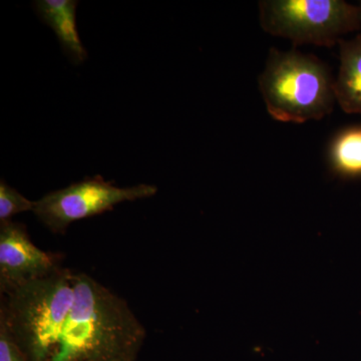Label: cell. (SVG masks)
Listing matches in <instances>:
<instances>
[{
    "label": "cell",
    "mask_w": 361,
    "mask_h": 361,
    "mask_svg": "<svg viewBox=\"0 0 361 361\" xmlns=\"http://www.w3.org/2000/svg\"><path fill=\"white\" fill-rule=\"evenodd\" d=\"M75 299L47 361H135L147 332L127 301L75 272Z\"/></svg>",
    "instance_id": "cell-1"
},
{
    "label": "cell",
    "mask_w": 361,
    "mask_h": 361,
    "mask_svg": "<svg viewBox=\"0 0 361 361\" xmlns=\"http://www.w3.org/2000/svg\"><path fill=\"white\" fill-rule=\"evenodd\" d=\"M259 89L268 114L279 122L322 120L336 103L329 68L315 56L296 49H270Z\"/></svg>",
    "instance_id": "cell-2"
},
{
    "label": "cell",
    "mask_w": 361,
    "mask_h": 361,
    "mask_svg": "<svg viewBox=\"0 0 361 361\" xmlns=\"http://www.w3.org/2000/svg\"><path fill=\"white\" fill-rule=\"evenodd\" d=\"M75 272L59 267L21 285L1 299L6 320L26 361H47L75 299Z\"/></svg>",
    "instance_id": "cell-3"
},
{
    "label": "cell",
    "mask_w": 361,
    "mask_h": 361,
    "mask_svg": "<svg viewBox=\"0 0 361 361\" xmlns=\"http://www.w3.org/2000/svg\"><path fill=\"white\" fill-rule=\"evenodd\" d=\"M259 18L264 32L295 45L331 47L360 30L357 6L343 0H263Z\"/></svg>",
    "instance_id": "cell-4"
},
{
    "label": "cell",
    "mask_w": 361,
    "mask_h": 361,
    "mask_svg": "<svg viewBox=\"0 0 361 361\" xmlns=\"http://www.w3.org/2000/svg\"><path fill=\"white\" fill-rule=\"evenodd\" d=\"M157 192L154 185L120 188L96 177L45 195L35 202L32 212L47 229L63 234L75 221L111 211L123 202L151 198Z\"/></svg>",
    "instance_id": "cell-5"
},
{
    "label": "cell",
    "mask_w": 361,
    "mask_h": 361,
    "mask_svg": "<svg viewBox=\"0 0 361 361\" xmlns=\"http://www.w3.org/2000/svg\"><path fill=\"white\" fill-rule=\"evenodd\" d=\"M59 255L35 246L25 226L0 222V292L11 293L21 285L47 276L59 267Z\"/></svg>",
    "instance_id": "cell-6"
},
{
    "label": "cell",
    "mask_w": 361,
    "mask_h": 361,
    "mask_svg": "<svg viewBox=\"0 0 361 361\" xmlns=\"http://www.w3.org/2000/svg\"><path fill=\"white\" fill-rule=\"evenodd\" d=\"M78 4L75 0H39L35 2V11L40 20L56 32L63 51L77 65L87 58V49L78 32L75 18Z\"/></svg>",
    "instance_id": "cell-7"
},
{
    "label": "cell",
    "mask_w": 361,
    "mask_h": 361,
    "mask_svg": "<svg viewBox=\"0 0 361 361\" xmlns=\"http://www.w3.org/2000/svg\"><path fill=\"white\" fill-rule=\"evenodd\" d=\"M338 75L334 80L336 103L342 111L361 116V35L339 42Z\"/></svg>",
    "instance_id": "cell-8"
},
{
    "label": "cell",
    "mask_w": 361,
    "mask_h": 361,
    "mask_svg": "<svg viewBox=\"0 0 361 361\" xmlns=\"http://www.w3.org/2000/svg\"><path fill=\"white\" fill-rule=\"evenodd\" d=\"M330 161L334 170L342 177H361V126L349 127L334 137Z\"/></svg>",
    "instance_id": "cell-9"
},
{
    "label": "cell",
    "mask_w": 361,
    "mask_h": 361,
    "mask_svg": "<svg viewBox=\"0 0 361 361\" xmlns=\"http://www.w3.org/2000/svg\"><path fill=\"white\" fill-rule=\"evenodd\" d=\"M35 202L9 186L4 180L0 182V222L8 221L16 214L32 211Z\"/></svg>",
    "instance_id": "cell-10"
},
{
    "label": "cell",
    "mask_w": 361,
    "mask_h": 361,
    "mask_svg": "<svg viewBox=\"0 0 361 361\" xmlns=\"http://www.w3.org/2000/svg\"><path fill=\"white\" fill-rule=\"evenodd\" d=\"M0 361H26L2 317H0Z\"/></svg>",
    "instance_id": "cell-11"
},
{
    "label": "cell",
    "mask_w": 361,
    "mask_h": 361,
    "mask_svg": "<svg viewBox=\"0 0 361 361\" xmlns=\"http://www.w3.org/2000/svg\"><path fill=\"white\" fill-rule=\"evenodd\" d=\"M357 7H358V18H360V30H361V1L360 2V4H357Z\"/></svg>",
    "instance_id": "cell-12"
}]
</instances>
